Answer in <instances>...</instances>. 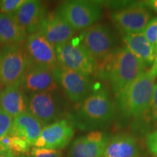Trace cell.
<instances>
[{
  "label": "cell",
  "instance_id": "30",
  "mask_svg": "<svg viewBox=\"0 0 157 157\" xmlns=\"http://www.w3.org/2000/svg\"><path fill=\"white\" fill-rule=\"evenodd\" d=\"M150 71L153 75L157 77V52L156 57H155V60L152 64V68L150 69Z\"/></svg>",
  "mask_w": 157,
  "mask_h": 157
},
{
  "label": "cell",
  "instance_id": "2",
  "mask_svg": "<svg viewBox=\"0 0 157 157\" xmlns=\"http://www.w3.org/2000/svg\"><path fill=\"white\" fill-rule=\"evenodd\" d=\"M114 116L115 107L109 92L97 88L76 107L70 121L78 129L91 132L109 124Z\"/></svg>",
  "mask_w": 157,
  "mask_h": 157
},
{
  "label": "cell",
  "instance_id": "19",
  "mask_svg": "<svg viewBox=\"0 0 157 157\" xmlns=\"http://www.w3.org/2000/svg\"><path fill=\"white\" fill-rule=\"evenodd\" d=\"M137 141L131 135L119 134L109 139L103 157H139Z\"/></svg>",
  "mask_w": 157,
  "mask_h": 157
},
{
  "label": "cell",
  "instance_id": "20",
  "mask_svg": "<svg viewBox=\"0 0 157 157\" xmlns=\"http://www.w3.org/2000/svg\"><path fill=\"white\" fill-rule=\"evenodd\" d=\"M123 39L125 46L140 59L146 66L153 64L156 51L143 33L124 34Z\"/></svg>",
  "mask_w": 157,
  "mask_h": 157
},
{
  "label": "cell",
  "instance_id": "6",
  "mask_svg": "<svg viewBox=\"0 0 157 157\" xmlns=\"http://www.w3.org/2000/svg\"><path fill=\"white\" fill-rule=\"evenodd\" d=\"M76 31L85 30L101 19V2L88 0H72L63 2L56 10Z\"/></svg>",
  "mask_w": 157,
  "mask_h": 157
},
{
  "label": "cell",
  "instance_id": "14",
  "mask_svg": "<svg viewBox=\"0 0 157 157\" xmlns=\"http://www.w3.org/2000/svg\"><path fill=\"white\" fill-rule=\"evenodd\" d=\"M76 31L56 11L47 13L39 30L54 48L74 38Z\"/></svg>",
  "mask_w": 157,
  "mask_h": 157
},
{
  "label": "cell",
  "instance_id": "8",
  "mask_svg": "<svg viewBox=\"0 0 157 157\" xmlns=\"http://www.w3.org/2000/svg\"><path fill=\"white\" fill-rule=\"evenodd\" d=\"M80 40L96 61L107 58L116 50V40L107 25L96 24L82 31Z\"/></svg>",
  "mask_w": 157,
  "mask_h": 157
},
{
  "label": "cell",
  "instance_id": "5",
  "mask_svg": "<svg viewBox=\"0 0 157 157\" xmlns=\"http://www.w3.org/2000/svg\"><path fill=\"white\" fill-rule=\"evenodd\" d=\"M31 63L22 44L5 45L2 50L0 83L21 87Z\"/></svg>",
  "mask_w": 157,
  "mask_h": 157
},
{
  "label": "cell",
  "instance_id": "28",
  "mask_svg": "<svg viewBox=\"0 0 157 157\" xmlns=\"http://www.w3.org/2000/svg\"><path fill=\"white\" fill-rule=\"evenodd\" d=\"M146 144L150 151L157 156V130L154 131L147 136Z\"/></svg>",
  "mask_w": 157,
  "mask_h": 157
},
{
  "label": "cell",
  "instance_id": "21",
  "mask_svg": "<svg viewBox=\"0 0 157 157\" xmlns=\"http://www.w3.org/2000/svg\"><path fill=\"white\" fill-rule=\"evenodd\" d=\"M15 14H0V43L5 45L20 44L28 39Z\"/></svg>",
  "mask_w": 157,
  "mask_h": 157
},
{
  "label": "cell",
  "instance_id": "1",
  "mask_svg": "<svg viewBox=\"0 0 157 157\" xmlns=\"http://www.w3.org/2000/svg\"><path fill=\"white\" fill-rule=\"evenodd\" d=\"M146 67L140 59L124 46L97 63L95 74L109 82L117 97L145 71Z\"/></svg>",
  "mask_w": 157,
  "mask_h": 157
},
{
  "label": "cell",
  "instance_id": "3",
  "mask_svg": "<svg viewBox=\"0 0 157 157\" xmlns=\"http://www.w3.org/2000/svg\"><path fill=\"white\" fill-rule=\"evenodd\" d=\"M156 78L150 70L144 71L116 97L121 115L132 118L146 115L151 103Z\"/></svg>",
  "mask_w": 157,
  "mask_h": 157
},
{
  "label": "cell",
  "instance_id": "15",
  "mask_svg": "<svg viewBox=\"0 0 157 157\" xmlns=\"http://www.w3.org/2000/svg\"><path fill=\"white\" fill-rule=\"evenodd\" d=\"M21 87L30 94L56 91L58 85L52 69L31 65L23 78Z\"/></svg>",
  "mask_w": 157,
  "mask_h": 157
},
{
  "label": "cell",
  "instance_id": "24",
  "mask_svg": "<svg viewBox=\"0 0 157 157\" xmlns=\"http://www.w3.org/2000/svg\"><path fill=\"white\" fill-rule=\"evenodd\" d=\"M25 1L26 0H3L0 7L2 13L15 14Z\"/></svg>",
  "mask_w": 157,
  "mask_h": 157
},
{
  "label": "cell",
  "instance_id": "25",
  "mask_svg": "<svg viewBox=\"0 0 157 157\" xmlns=\"http://www.w3.org/2000/svg\"><path fill=\"white\" fill-rule=\"evenodd\" d=\"M30 157H63V153L60 150L34 146L31 149Z\"/></svg>",
  "mask_w": 157,
  "mask_h": 157
},
{
  "label": "cell",
  "instance_id": "26",
  "mask_svg": "<svg viewBox=\"0 0 157 157\" xmlns=\"http://www.w3.org/2000/svg\"><path fill=\"white\" fill-rule=\"evenodd\" d=\"M13 118L0 109V140L4 136L9 134Z\"/></svg>",
  "mask_w": 157,
  "mask_h": 157
},
{
  "label": "cell",
  "instance_id": "27",
  "mask_svg": "<svg viewBox=\"0 0 157 157\" xmlns=\"http://www.w3.org/2000/svg\"><path fill=\"white\" fill-rule=\"evenodd\" d=\"M146 114H148L152 120L157 121V83H155L151 103Z\"/></svg>",
  "mask_w": 157,
  "mask_h": 157
},
{
  "label": "cell",
  "instance_id": "32",
  "mask_svg": "<svg viewBox=\"0 0 157 157\" xmlns=\"http://www.w3.org/2000/svg\"><path fill=\"white\" fill-rule=\"evenodd\" d=\"M1 60H2V50L0 49V68H1Z\"/></svg>",
  "mask_w": 157,
  "mask_h": 157
},
{
  "label": "cell",
  "instance_id": "29",
  "mask_svg": "<svg viewBox=\"0 0 157 157\" xmlns=\"http://www.w3.org/2000/svg\"><path fill=\"white\" fill-rule=\"evenodd\" d=\"M145 5L148 9L152 10L157 13V0H151V1H146L144 3Z\"/></svg>",
  "mask_w": 157,
  "mask_h": 157
},
{
  "label": "cell",
  "instance_id": "34",
  "mask_svg": "<svg viewBox=\"0 0 157 157\" xmlns=\"http://www.w3.org/2000/svg\"><path fill=\"white\" fill-rule=\"evenodd\" d=\"M1 4H2V1H0V7H1Z\"/></svg>",
  "mask_w": 157,
  "mask_h": 157
},
{
  "label": "cell",
  "instance_id": "31",
  "mask_svg": "<svg viewBox=\"0 0 157 157\" xmlns=\"http://www.w3.org/2000/svg\"><path fill=\"white\" fill-rule=\"evenodd\" d=\"M0 157H23V156H17V155L13 154L11 151H8L6 152L5 154H2V156H0Z\"/></svg>",
  "mask_w": 157,
  "mask_h": 157
},
{
  "label": "cell",
  "instance_id": "10",
  "mask_svg": "<svg viewBox=\"0 0 157 157\" xmlns=\"http://www.w3.org/2000/svg\"><path fill=\"white\" fill-rule=\"evenodd\" d=\"M113 22L124 34L143 33L151 15L143 3L132 4L117 10L111 15Z\"/></svg>",
  "mask_w": 157,
  "mask_h": 157
},
{
  "label": "cell",
  "instance_id": "33",
  "mask_svg": "<svg viewBox=\"0 0 157 157\" xmlns=\"http://www.w3.org/2000/svg\"><path fill=\"white\" fill-rule=\"evenodd\" d=\"M2 91L1 87H0V102H1V98H2Z\"/></svg>",
  "mask_w": 157,
  "mask_h": 157
},
{
  "label": "cell",
  "instance_id": "16",
  "mask_svg": "<svg viewBox=\"0 0 157 157\" xmlns=\"http://www.w3.org/2000/svg\"><path fill=\"white\" fill-rule=\"evenodd\" d=\"M46 14V8L42 2L26 0L15 15L21 28L30 36L38 32Z\"/></svg>",
  "mask_w": 157,
  "mask_h": 157
},
{
  "label": "cell",
  "instance_id": "7",
  "mask_svg": "<svg viewBox=\"0 0 157 157\" xmlns=\"http://www.w3.org/2000/svg\"><path fill=\"white\" fill-rule=\"evenodd\" d=\"M52 72L58 85L74 103H81L93 91V83L90 76L60 66L55 68Z\"/></svg>",
  "mask_w": 157,
  "mask_h": 157
},
{
  "label": "cell",
  "instance_id": "12",
  "mask_svg": "<svg viewBox=\"0 0 157 157\" xmlns=\"http://www.w3.org/2000/svg\"><path fill=\"white\" fill-rule=\"evenodd\" d=\"M74 135V127L70 120L60 119L43 127L34 146L60 150L71 142Z\"/></svg>",
  "mask_w": 157,
  "mask_h": 157
},
{
  "label": "cell",
  "instance_id": "17",
  "mask_svg": "<svg viewBox=\"0 0 157 157\" xmlns=\"http://www.w3.org/2000/svg\"><path fill=\"white\" fill-rule=\"evenodd\" d=\"M43 127L42 123L27 111L13 119L9 134L21 137L31 146H34Z\"/></svg>",
  "mask_w": 157,
  "mask_h": 157
},
{
  "label": "cell",
  "instance_id": "23",
  "mask_svg": "<svg viewBox=\"0 0 157 157\" xmlns=\"http://www.w3.org/2000/svg\"><path fill=\"white\" fill-rule=\"evenodd\" d=\"M143 33L157 52V17H154L149 21Z\"/></svg>",
  "mask_w": 157,
  "mask_h": 157
},
{
  "label": "cell",
  "instance_id": "9",
  "mask_svg": "<svg viewBox=\"0 0 157 157\" xmlns=\"http://www.w3.org/2000/svg\"><path fill=\"white\" fill-rule=\"evenodd\" d=\"M56 91L30 94L28 110L43 127L58 121L63 113L62 103Z\"/></svg>",
  "mask_w": 157,
  "mask_h": 157
},
{
  "label": "cell",
  "instance_id": "4",
  "mask_svg": "<svg viewBox=\"0 0 157 157\" xmlns=\"http://www.w3.org/2000/svg\"><path fill=\"white\" fill-rule=\"evenodd\" d=\"M55 49L60 66L88 76L95 74L97 61L84 46L79 37L72 38Z\"/></svg>",
  "mask_w": 157,
  "mask_h": 157
},
{
  "label": "cell",
  "instance_id": "11",
  "mask_svg": "<svg viewBox=\"0 0 157 157\" xmlns=\"http://www.w3.org/2000/svg\"><path fill=\"white\" fill-rule=\"evenodd\" d=\"M24 48L31 65L52 70L59 66L56 49L39 31L29 36Z\"/></svg>",
  "mask_w": 157,
  "mask_h": 157
},
{
  "label": "cell",
  "instance_id": "22",
  "mask_svg": "<svg viewBox=\"0 0 157 157\" xmlns=\"http://www.w3.org/2000/svg\"><path fill=\"white\" fill-rule=\"evenodd\" d=\"M31 146L29 143L19 137L12 136L10 151L18 156L30 154Z\"/></svg>",
  "mask_w": 157,
  "mask_h": 157
},
{
  "label": "cell",
  "instance_id": "18",
  "mask_svg": "<svg viewBox=\"0 0 157 157\" xmlns=\"http://www.w3.org/2000/svg\"><path fill=\"white\" fill-rule=\"evenodd\" d=\"M0 109L14 119L28 110V98L21 87L10 86L2 91Z\"/></svg>",
  "mask_w": 157,
  "mask_h": 157
},
{
  "label": "cell",
  "instance_id": "13",
  "mask_svg": "<svg viewBox=\"0 0 157 157\" xmlns=\"http://www.w3.org/2000/svg\"><path fill=\"white\" fill-rule=\"evenodd\" d=\"M109 137L101 131H91L70 145L68 157H103Z\"/></svg>",
  "mask_w": 157,
  "mask_h": 157
},
{
  "label": "cell",
  "instance_id": "35",
  "mask_svg": "<svg viewBox=\"0 0 157 157\" xmlns=\"http://www.w3.org/2000/svg\"><path fill=\"white\" fill-rule=\"evenodd\" d=\"M156 44H157V41H156Z\"/></svg>",
  "mask_w": 157,
  "mask_h": 157
}]
</instances>
